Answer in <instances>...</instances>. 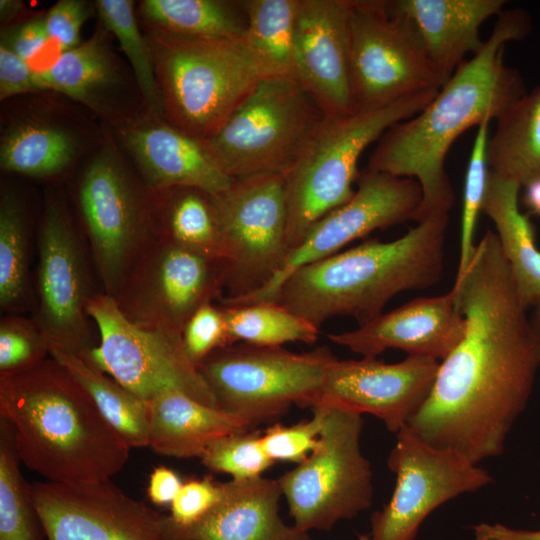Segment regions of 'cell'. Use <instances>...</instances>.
I'll list each match as a JSON object with an SVG mask.
<instances>
[{
	"label": "cell",
	"mask_w": 540,
	"mask_h": 540,
	"mask_svg": "<svg viewBox=\"0 0 540 540\" xmlns=\"http://www.w3.org/2000/svg\"><path fill=\"white\" fill-rule=\"evenodd\" d=\"M438 91L427 90L378 109L323 116L318 121L283 174L291 250L321 218L353 197L363 151L391 126L422 111Z\"/></svg>",
	"instance_id": "cell-5"
},
{
	"label": "cell",
	"mask_w": 540,
	"mask_h": 540,
	"mask_svg": "<svg viewBox=\"0 0 540 540\" xmlns=\"http://www.w3.org/2000/svg\"><path fill=\"white\" fill-rule=\"evenodd\" d=\"M212 199L227 303L265 287L290 254L283 174L234 180Z\"/></svg>",
	"instance_id": "cell-11"
},
{
	"label": "cell",
	"mask_w": 540,
	"mask_h": 540,
	"mask_svg": "<svg viewBox=\"0 0 540 540\" xmlns=\"http://www.w3.org/2000/svg\"><path fill=\"white\" fill-rule=\"evenodd\" d=\"M47 540H168L163 517L110 480L31 484Z\"/></svg>",
	"instance_id": "cell-16"
},
{
	"label": "cell",
	"mask_w": 540,
	"mask_h": 540,
	"mask_svg": "<svg viewBox=\"0 0 540 540\" xmlns=\"http://www.w3.org/2000/svg\"><path fill=\"white\" fill-rule=\"evenodd\" d=\"M1 44L30 65L45 45L52 41L46 30L45 16L28 17L2 29Z\"/></svg>",
	"instance_id": "cell-45"
},
{
	"label": "cell",
	"mask_w": 540,
	"mask_h": 540,
	"mask_svg": "<svg viewBox=\"0 0 540 540\" xmlns=\"http://www.w3.org/2000/svg\"><path fill=\"white\" fill-rule=\"evenodd\" d=\"M108 32L101 24L36 76L47 91L81 103L116 128L145 114L132 107L127 74L108 42Z\"/></svg>",
	"instance_id": "cell-23"
},
{
	"label": "cell",
	"mask_w": 540,
	"mask_h": 540,
	"mask_svg": "<svg viewBox=\"0 0 540 540\" xmlns=\"http://www.w3.org/2000/svg\"><path fill=\"white\" fill-rule=\"evenodd\" d=\"M0 418L21 462L46 481H108L129 459L128 443L53 358L1 374Z\"/></svg>",
	"instance_id": "cell-3"
},
{
	"label": "cell",
	"mask_w": 540,
	"mask_h": 540,
	"mask_svg": "<svg viewBox=\"0 0 540 540\" xmlns=\"http://www.w3.org/2000/svg\"><path fill=\"white\" fill-rule=\"evenodd\" d=\"M387 464L395 486L389 501L371 516L370 540H415L435 509L492 481L479 464L428 443L409 426L396 433Z\"/></svg>",
	"instance_id": "cell-13"
},
{
	"label": "cell",
	"mask_w": 540,
	"mask_h": 540,
	"mask_svg": "<svg viewBox=\"0 0 540 540\" xmlns=\"http://www.w3.org/2000/svg\"><path fill=\"white\" fill-rule=\"evenodd\" d=\"M323 116L294 78L264 77L223 124L200 141L233 180L284 174Z\"/></svg>",
	"instance_id": "cell-7"
},
{
	"label": "cell",
	"mask_w": 540,
	"mask_h": 540,
	"mask_svg": "<svg viewBox=\"0 0 540 540\" xmlns=\"http://www.w3.org/2000/svg\"><path fill=\"white\" fill-rule=\"evenodd\" d=\"M356 182L353 197L309 230L265 287L226 305L273 302L281 285L297 269L334 255L375 230L414 220L422 200V190L415 179L366 168Z\"/></svg>",
	"instance_id": "cell-15"
},
{
	"label": "cell",
	"mask_w": 540,
	"mask_h": 540,
	"mask_svg": "<svg viewBox=\"0 0 540 540\" xmlns=\"http://www.w3.org/2000/svg\"><path fill=\"white\" fill-rule=\"evenodd\" d=\"M82 152L70 128L43 117L16 120L2 132L0 165L30 177H50L68 170Z\"/></svg>",
	"instance_id": "cell-28"
},
{
	"label": "cell",
	"mask_w": 540,
	"mask_h": 540,
	"mask_svg": "<svg viewBox=\"0 0 540 540\" xmlns=\"http://www.w3.org/2000/svg\"><path fill=\"white\" fill-rule=\"evenodd\" d=\"M163 118L186 134L212 135L263 78L240 39L185 37L147 30Z\"/></svg>",
	"instance_id": "cell-6"
},
{
	"label": "cell",
	"mask_w": 540,
	"mask_h": 540,
	"mask_svg": "<svg viewBox=\"0 0 540 540\" xmlns=\"http://www.w3.org/2000/svg\"><path fill=\"white\" fill-rule=\"evenodd\" d=\"M530 31L526 11H502L481 50L458 67L431 102L378 139L367 168L419 183L416 223L449 214L455 196L444 164L454 141L470 127L496 119L526 93L519 71L504 63V50Z\"/></svg>",
	"instance_id": "cell-2"
},
{
	"label": "cell",
	"mask_w": 540,
	"mask_h": 540,
	"mask_svg": "<svg viewBox=\"0 0 540 540\" xmlns=\"http://www.w3.org/2000/svg\"><path fill=\"white\" fill-rule=\"evenodd\" d=\"M466 327L451 288L442 295L415 298L354 330L327 337L362 357L376 358L387 349H398L442 361L462 340Z\"/></svg>",
	"instance_id": "cell-20"
},
{
	"label": "cell",
	"mask_w": 540,
	"mask_h": 540,
	"mask_svg": "<svg viewBox=\"0 0 540 540\" xmlns=\"http://www.w3.org/2000/svg\"><path fill=\"white\" fill-rule=\"evenodd\" d=\"M231 344L236 341L277 347L290 342L312 344L320 329L276 302L226 305L222 309Z\"/></svg>",
	"instance_id": "cell-33"
},
{
	"label": "cell",
	"mask_w": 540,
	"mask_h": 540,
	"mask_svg": "<svg viewBox=\"0 0 540 540\" xmlns=\"http://www.w3.org/2000/svg\"><path fill=\"white\" fill-rule=\"evenodd\" d=\"M101 24L118 39L141 95L146 113L163 117L161 90L156 78L151 50L140 31L135 4L131 0H97Z\"/></svg>",
	"instance_id": "cell-36"
},
{
	"label": "cell",
	"mask_w": 540,
	"mask_h": 540,
	"mask_svg": "<svg viewBox=\"0 0 540 540\" xmlns=\"http://www.w3.org/2000/svg\"><path fill=\"white\" fill-rule=\"evenodd\" d=\"M529 318L533 331L540 343V303L532 307V312Z\"/></svg>",
	"instance_id": "cell-51"
},
{
	"label": "cell",
	"mask_w": 540,
	"mask_h": 540,
	"mask_svg": "<svg viewBox=\"0 0 540 540\" xmlns=\"http://www.w3.org/2000/svg\"><path fill=\"white\" fill-rule=\"evenodd\" d=\"M221 490V483L214 482L211 476L183 483L170 504L168 518L180 526L197 522L216 504Z\"/></svg>",
	"instance_id": "cell-43"
},
{
	"label": "cell",
	"mask_w": 540,
	"mask_h": 540,
	"mask_svg": "<svg viewBox=\"0 0 540 540\" xmlns=\"http://www.w3.org/2000/svg\"><path fill=\"white\" fill-rule=\"evenodd\" d=\"M139 13L147 30L192 38L240 39L246 28L242 1L143 0Z\"/></svg>",
	"instance_id": "cell-30"
},
{
	"label": "cell",
	"mask_w": 540,
	"mask_h": 540,
	"mask_svg": "<svg viewBox=\"0 0 540 540\" xmlns=\"http://www.w3.org/2000/svg\"><path fill=\"white\" fill-rule=\"evenodd\" d=\"M11 426L0 418V540H43L31 484L20 470Z\"/></svg>",
	"instance_id": "cell-34"
},
{
	"label": "cell",
	"mask_w": 540,
	"mask_h": 540,
	"mask_svg": "<svg viewBox=\"0 0 540 540\" xmlns=\"http://www.w3.org/2000/svg\"><path fill=\"white\" fill-rule=\"evenodd\" d=\"M114 131L147 183L157 190L189 187L214 196L234 182L213 162L200 140L163 117L145 114Z\"/></svg>",
	"instance_id": "cell-21"
},
{
	"label": "cell",
	"mask_w": 540,
	"mask_h": 540,
	"mask_svg": "<svg viewBox=\"0 0 540 540\" xmlns=\"http://www.w3.org/2000/svg\"><path fill=\"white\" fill-rule=\"evenodd\" d=\"M298 5L299 0L242 1L246 17L243 40L263 78H294Z\"/></svg>",
	"instance_id": "cell-31"
},
{
	"label": "cell",
	"mask_w": 540,
	"mask_h": 540,
	"mask_svg": "<svg viewBox=\"0 0 540 540\" xmlns=\"http://www.w3.org/2000/svg\"><path fill=\"white\" fill-rule=\"evenodd\" d=\"M504 0H395L391 11L407 19L416 30L443 84L484 45L482 24L502 12Z\"/></svg>",
	"instance_id": "cell-24"
},
{
	"label": "cell",
	"mask_w": 540,
	"mask_h": 540,
	"mask_svg": "<svg viewBox=\"0 0 540 540\" xmlns=\"http://www.w3.org/2000/svg\"><path fill=\"white\" fill-rule=\"evenodd\" d=\"M357 540H370V537H369V534L366 533V534H360L358 535V539Z\"/></svg>",
	"instance_id": "cell-52"
},
{
	"label": "cell",
	"mask_w": 540,
	"mask_h": 540,
	"mask_svg": "<svg viewBox=\"0 0 540 540\" xmlns=\"http://www.w3.org/2000/svg\"><path fill=\"white\" fill-rule=\"evenodd\" d=\"M39 248L37 328L49 350L86 360L96 345L86 321L89 297L84 264L69 215L52 197L46 203Z\"/></svg>",
	"instance_id": "cell-17"
},
{
	"label": "cell",
	"mask_w": 540,
	"mask_h": 540,
	"mask_svg": "<svg viewBox=\"0 0 540 540\" xmlns=\"http://www.w3.org/2000/svg\"><path fill=\"white\" fill-rule=\"evenodd\" d=\"M335 358L325 346L295 353L242 342L214 351L197 368L217 407L251 428L292 405L311 408Z\"/></svg>",
	"instance_id": "cell-8"
},
{
	"label": "cell",
	"mask_w": 540,
	"mask_h": 540,
	"mask_svg": "<svg viewBox=\"0 0 540 540\" xmlns=\"http://www.w3.org/2000/svg\"><path fill=\"white\" fill-rule=\"evenodd\" d=\"M490 121L491 119H486L478 126L467 166L461 218L460 255L456 278H459L464 273L475 248L476 222L479 213L482 212V203L489 173L486 148Z\"/></svg>",
	"instance_id": "cell-39"
},
{
	"label": "cell",
	"mask_w": 540,
	"mask_h": 540,
	"mask_svg": "<svg viewBox=\"0 0 540 540\" xmlns=\"http://www.w3.org/2000/svg\"><path fill=\"white\" fill-rule=\"evenodd\" d=\"M86 312L100 337L86 362L147 402L166 390H178L217 407L210 388L186 353L182 334L133 322L109 294L89 297Z\"/></svg>",
	"instance_id": "cell-10"
},
{
	"label": "cell",
	"mask_w": 540,
	"mask_h": 540,
	"mask_svg": "<svg viewBox=\"0 0 540 540\" xmlns=\"http://www.w3.org/2000/svg\"><path fill=\"white\" fill-rule=\"evenodd\" d=\"M349 72L354 111L443 85L412 24L383 0H349Z\"/></svg>",
	"instance_id": "cell-12"
},
{
	"label": "cell",
	"mask_w": 540,
	"mask_h": 540,
	"mask_svg": "<svg viewBox=\"0 0 540 540\" xmlns=\"http://www.w3.org/2000/svg\"><path fill=\"white\" fill-rule=\"evenodd\" d=\"M29 11L23 1L19 0H1L0 1V20L2 29L12 26L24 19Z\"/></svg>",
	"instance_id": "cell-49"
},
{
	"label": "cell",
	"mask_w": 540,
	"mask_h": 540,
	"mask_svg": "<svg viewBox=\"0 0 540 540\" xmlns=\"http://www.w3.org/2000/svg\"><path fill=\"white\" fill-rule=\"evenodd\" d=\"M261 432L245 430L220 437L209 444L201 463L213 472L243 480L262 476L274 462L262 448Z\"/></svg>",
	"instance_id": "cell-38"
},
{
	"label": "cell",
	"mask_w": 540,
	"mask_h": 540,
	"mask_svg": "<svg viewBox=\"0 0 540 540\" xmlns=\"http://www.w3.org/2000/svg\"><path fill=\"white\" fill-rule=\"evenodd\" d=\"M49 354L86 390L99 411L131 448L149 447V403L79 356Z\"/></svg>",
	"instance_id": "cell-32"
},
{
	"label": "cell",
	"mask_w": 540,
	"mask_h": 540,
	"mask_svg": "<svg viewBox=\"0 0 540 540\" xmlns=\"http://www.w3.org/2000/svg\"><path fill=\"white\" fill-rule=\"evenodd\" d=\"M47 342L39 329L16 321L6 320L0 327L1 374L18 371L45 359Z\"/></svg>",
	"instance_id": "cell-41"
},
{
	"label": "cell",
	"mask_w": 540,
	"mask_h": 540,
	"mask_svg": "<svg viewBox=\"0 0 540 540\" xmlns=\"http://www.w3.org/2000/svg\"><path fill=\"white\" fill-rule=\"evenodd\" d=\"M448 223L449 214L436 215L393 241L370 239L301 267L273 302L319 329L337 316L363 324L380 315L395 295L441 279Z\"/></svg>",
	"instance_id": "cell-4"
},
{
	"label": "cell",
	"mask_w": 540,
	"mask_h": 540,
	"mask_svg": "<svg viewBox=\"0 0 540 540\" xmlns=\"http://www.w3.org/2000/svg\"><path fill=\"white\" fill-rule=\"evenodd\" d=\"M149 403V447L164 456L200 458L210 443L250 430L240 419L178 390H166Z\"/></svg>",
	"instance_id": "cell-26"
},
{
	"label": "cell",
	"mask_w": 540,
	"mask_h": 540,
	"mask_svg": "<svg viewBox=\"0 0 540 540\" xmlns=\"http://www.w3.org/2000/svg\"><path fill=\"white\" fill-rule=\"evenodd\" d=\"M523 201L530 213L540 217V179L525 186Z\"/></svg>",
	"instance_id": "cell-50"
},
{
	"label": "cell",
	"mask_w": 540,
	"mask_h": 540,
	"mask_svg": "<svg viewBox=\"0 0 540 540\" xmlns=\"http://www.w3.org/2000/svg\"><path fill=\"white\" fill-rule=\"evenodd\" d=\"M25 211L20 198L2 190L0 199V303L17 305L27 286V236Z\"/></svg>",
	"instance_id": "cell-37"
},
{
	"label": "cell",
	"mask_w": 540,
	"mask_h": 540,
	"mask_svg": "<svg viewBox=\"0 0 540 540\" xmlns=\"http://www.w3.org/2000/svg\"><path fill=\"white\" fill-rule=\"evenodd\" d=\"M222 289L223 268L218 259L167 238L149 283L156 326L182 334L189 318Z\"/></svg>",
	"instance_id": "cell-25"
},
{
	"label": "cell",
	"mask_w": 540,
	"mask_h": 540,
	"mask_svg": "<svg viewBox=\"0 0 540 540\" xmlns=\"http://www.w3.org/2000/svg\"><path fill=\"white\" fill-rule=\"evenodd\" d=\"M439 364L438 360L415 355L397 363H385L373 357L335 358L327 367L310 409L326 406L368 413L396 434L427 400Z\"/></svg>",
	"instance_id": "cell-18"
},
{
	"label": "cell",
	"mask_w": 540,
	"mask_h": 540,
	"mask_svg": "<svg viewBox=\"0 0 540 540\" xmlns=\"http://www.w3.org/2000/svg\"><path fill=\"white\" fill-rule=\"evenodd\" d=\"M78 199L100 276L116 291L148 225V208L109 130L81 176Z\"/></svg>",
	"instance_id": "cell-14"
},
{
	"label": "cell",
	"mask_w": 540,
	"mask_h": 540,
	"mask_svg": "<svg viewBox=\"0 0 540 540\" xmlns=\"http://www.w3.org/2000/svg\"><path fill=\"white\" fill-rule=\"evenodd\" d=\"M294 78L324 116L355 112L349 72V0H299Z\"/></svg>",
	"instance_id": "cell-19"
},
{
	"label": "cell",
	"mask_w": 540,
	"mask_h": 540,
	"mask_svg": "<svg viewBox=\"0 0 540 540\" xmlns=\"http://www.w3.org/2000/svg\"><path fill=\"white\" fill-rule=\"evenodd\" d=\"M183 483L179 476L165 466L157 467L150 475L147 494L156 505L171 504Z\"/></svg>",
	"instance_id": "cell-47"
},
{
	"label": "cell",
	"mask_w": 540,
	"mask_h": 540,
	"mask_svg": "<svg viewBox=\"0 0 540 540\" xmlns=\"http://www.w3.org/2000/svg\"><path fill=\"white\" fill-rule=\"evenodd\" d=\"M521 186L489 170L482 212L494 223L502 253L525 308L540 303V250L528 214L519 210Z\"/></svg>",
	"instance_id": "cell-27"
},
{
	"label": "cell",
	"mask_w": 540,
	"mask_h": 540,
	"mask_svg": "<svg viewBox=\"0 0 540 540\" xmlns=\"http://www.w3.org/2000/svg\"><path fill=\"white\" fill-rule=\"evenodd\" d=\"M319 407L325 419L317 446L278 478L293 525L306 532L352 519L373 499L372 469L361 449L362 414Z\"/></svg>",
	"instance_id": "cell-9"
},
{
	"label": "cell",
	"mask_w": 540,
	"mask_h": 540,
	"mask_svg": "<svg viewBox=\"0 0 540 540\" xmlns=\"http://www.w3.org/2000/svg\"><path fill=\"white\" fill-rule=\"evenodd\" d=\"M452 288L466 332L440 361L432 390L408 426L428 443L479 464L502 454L526 408L540 343L492 230L475 244Z\"/></svg>",
	"instance_id": "cell-1"
},
{
	"label": "cell",
	"mask_w": 540,
	"mask_h": 540,
	"mask_svg": "<svg viewBox=\"0 0 540 540\" xmlns=\"http://www.w3.org/2000/svg\"><path fill=\"white\" fill-rule=\"evenodd\" d=\"M40 91H47L30 64L0 45V100Z\"/></svg>",
	"instance_id": "cell-46"
},
{
	"label": "cell",
	"mask_w": 540,
	"mask_h": 540,
	"mask_svg": "<svg viewBox=\"0 0 540 540\" xmlns=\"http://www.w3.org/2000/svg\"><path fill=\"white\" fill-rule=\"evenodd\" d=\"M496 122L486 148L489 170L521 187L540 179V85L511 104Z\"/></svg>",
	"instance_id": "cell-29"
},
{
	"label": "cell",
	"mask_w": 540,
	"mask_h": 540,
	"mask_svg": "<svg viewBox=\"0 0 540 540\" xmlns=\"http://www.w3.org/2000/svg\"><path fill=\"white\" fill-rule=\"evenodd\" d=\"M310 419L291 426L275 424L261 432V445L273 461L303 462L318 444L324 425L325 408L314 407Z\"/></svg>",
	"instance_id": "cell-40"
},
{
	"label": "cell",
	"mask_w": 540,
	"mask_h": 540,
	"mask_svg": "<svg viewBox=\"0 0 540 540\" xmlns=\"http://www.w3.org/2000/svg\"><path fill=\"white\" fill-rule=\"evenodd\" d=\"M167 238L221 262L220 238L212 195L195 188L158 190Z\"/></svg>",
	"instance_id": "cell-35"
},
{
	"label": "cell",
	"mask_w": 540,
	"mask_h": 540,
	"mask_svg": "<svg viewBox=\"0 0 540 540\" xmlns=\"http://www.w3.org/2000/svg\"><path fill=\"white\" fill-rule=\"evenodd\" d=\"M182 339L188 357L196 366L214 351L232 345L222 309L211 303L201 306L189 318Z\"/></svg>",
	"instance_id": "cell-42"
},
{
	"label": "cell",
	"mask_w": 540,
	"mask_h": 540,
	"mask_svg": "<svg viewBox=\"0 0 540 540\" xmlns=\"http://www.w3.org/2000/svg\"><path fill=\"white\" fill-rule=\"evenodd\" d=\"M472 530L475 540H540V530L517 529L501 523L482 522Z\"/></svg>",
	"instance_id": "cell-48"
},
{
	"label": "cell",
	"mask_w": 540,
	"mask_h": 540,
	"mask_svg": "<svg viewBox=\"0 0 540 540\" xmlns=\"http://www.w3.org/2000/svg\"><path fill=\"white\" fill-rule=\"evenodd\" d=\"M221 496L197 522L180 526L163 517L168 540H311L279 513L278 479L262 476L221 483Z\"/></svg>",
	"instance_id": "cell-22"
},
{
	"label": "cell",
	"mask_w": 540,
	"mask_h": 540,
	"mask_svg": "<svg viewBox=\"0 0 540 540\" xmlns=\"http://www.w3.org/2000/svg\"><path fill=\"white\" fill-rule=\"evenodd\" d=\"M94 10L95 4L87 1H58L44 15L49 38L60 46L62 52L78 46L81 28Z\"/></svg>",
	"instance_id": "cell-44"
}]
</instances>
